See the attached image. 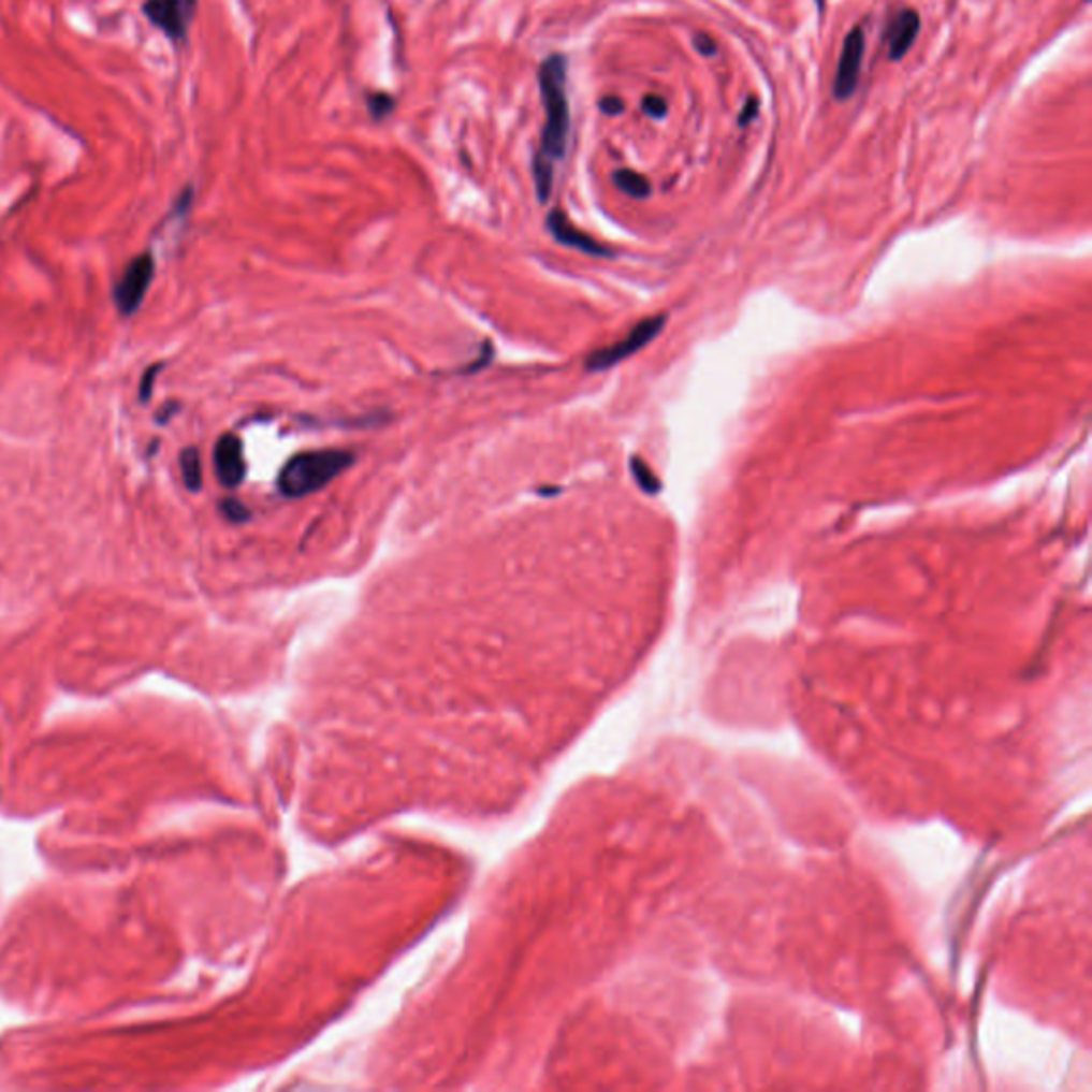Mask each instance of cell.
Returning a JSON list of instances; mask_svg holds the SVG:
<instances>
[{
  "label": "cell",
  "mask_w": 1092,
  "mask_h": 1092,
  "mask_svg": "<svg viewBox=\"0 0 1092 1092\" xmlns=\"http://www.w3.org/2000/svg\"><path fill=\"white\" fill-rule=\"evenodd\" d=\"M540 99L544 105V125L540 144L534 155V184L540 203H547L553 192L555 164L566 158L570 142V103H568V58L551 54L538 67Z\"/></svg>",
  "instance_id": "6da1fadb"
},
{
  "label": "cell",
  "mask_w": 1092,
  "mask_h": 1092,
  "mask_svg": "<svg viewBox=\"0 0 1092 1092\" xmlns=\"http://www.w3.org/2000/svg\"><path fill=\"white\" fill-rule=\"evenodd\" d=\"M354 464V455L348 451L324 449L308 451L291 457L278 476L280 493L300 499L324 489L333 478L344 474Z\"/></svg>",
  "instance_id": "7a4b0ae2"
},
{
  "label": "cell",
  "mask_w": 1092,
  "mask_h": 1092,
  "mask_svg": "<svg viewBox=\"0 0 1092 1092\" xmlns=\"http://www.w3.org/2000/svg\"><path fill=\"white\" fill-rule=\"evenodd\" d=\"M666 318L659 314V316H653V318H644L642 322H638L624 339H620L617 344H611L607 348H600L596 350L589 359H587V369L589 372H602V369H609L617 363H622L627 356H631L634 352H638L642 346H646L664 326Z\"/></svg>",
  "instance_id": "3957f363"
},
{
  "label": "cell",
  "mask_w": 1092,
  "mask_h": 1092,
  "mask_svg": "<svg viewBox=\"0 0 1092 1092\" xmlns=\"http://www.w3.org/2000/svg\"><path fill=\"white\" fill-rule=\"evenodd\" d=\"M152 280H155L152 254L144 252L127 265L125 274L120 276V280L116 285V293H114L116 306L122 316H131L140 310L146 293L150 291Z\"/></svg>",
  "instance_id": "277c9868"
},
{
  "label": "cell",
  "mask_w": 1092,
  "mask_h": 1092,
  "mask_svg": "<svg viewBox=\"0 0 1092 1092\" xmlns=\"http://www.w3.org/2000/svg\"><path fill=\"white\" fill-rule=\"evenodd\" d=\"M864 49H867L864 30L860 26H856L845 37L843 52H841L836 73H834V82H832V97L841 103L849 101L856 94L860 71H862V60H864Z\"/></svg>",
  "instance_id": "5b68a950"
},
{
  "label": "cell",
  "mask_w": 1092,
  "mask_h": 1092,
  "mask_svg": "<svg viewBox=\"0 0 1092 1092\" xmlns=\"http://www.w3.org/2000/svg\"><path fill=\"white\" fill-rule=\"evenodd\" d=\"M144 13L171 41L179 43L196 15V0H146Z\"/></svg>",
  "instance_id": "8992f818"
},
{
  "label": "cell",
  "mask_w": 1092,
  "mask_h": 1092,
  "mask_svg": "<svg viewBox=\"0 0 1092 1092\" xmlns=\"http://www.w3.org/2000/svg\"><path fill=\"white\" fill-rule=\"evenodd\" d=\"M214 468L216 476L222 482V486L235 489L246 478V457H244V445L237 436L224 434L216 447H214Z\"/></svg>",
  "instance_id": "52a82bcc"
},
{
  "label": "cell",
  "mask_w": 1092,
  "mask_h": 1092,
  "mask_svg": "<svg viewBox=\"0 0 1092 1092\" xmlns=\"http://www.w3.org/2000/svg\"><path fill=\"white\" fill-rule=\"evenodd\" d=\"M922 28V19L916 9H901L886 28V43L890 60H901L907 56L912 45L916 43Z\"/></svg>",
  "instance_id": "ba28073f"
},
{
  "label": "cell",
  "mask_w": 1092,
  "mask_h": 1092,
  "mask_svg": "<svg viewBox=\"0 0 1092 1092\" xmlns=\"http://www.w3.org/2000/svg\"><path fill=\"white\" fill-rule=\"evenodd\" d=\"M547 229L551 231V235L568 246V248H574V250H581L585 254H592V257H609L611 250L607 246H602L600 242H596L594 237H589L587 233H583L581 229H577L568 216L562 212V209H553L549 216H547Z\"/></svg>",
  "instance_id": "9c48e42d"
},
{
  "label": "cell",
  "mask_w": 1092,
  "mask_h": 1092,
  "mask_svg": "<svg viewBox=\"0 0 1092 1092\" xmlns=\"http://www.w3.org/2000/svg\"><path fill=\"white\" fill-rule=\"evenodd\" d=\"M613 181L615 186L625 192L627 196H634V199H646L651 194V184L644 175L631 171V169H620L615 171L613 175Z\"/></svg>",
  "instance_id": "30bf717a"
},
{
  "label": "cell",
  "mask_w": 1092,
  "mask_h": 1092,
  "mask_svg": "<svg viewBox=\"0 0 1092 1092\" xmlns=\"http://www.w3.org/2000/svg\"><path fill=\"white\" fill-rule=\"evenodd\" d=\"M179 468L181 478L188 491H199L203 484V471H201V457L194 447H188L179 455Z\"/></svg>",
  "instance_id": "8fae6325"
},
{
  "label": "cell",
  "mask_w": 1092,
  "mask_h": 1092,
  "mask_svg": "<svg viewBox=\"0 0 1092 1092\" xmlns=\"http://www.w3.org/2000/svg\"><path fill=\"white\" fill-rule=\"evenodd\" d=\"M397 103L389 92H369L367 94V110L374 120H384L395 112Z\"/></svg>",
  "instance_id": "7c38bea8"
},
{
  "label": "cell",
  "mask_w": 1092,
  "mask_h": 1092,
  "mask_svg": "<svg viewBox=\"0 0 1092 1092\" xmlns=\"http://www.w3.org/2000/svg\"><path fill=\"white\" fill-rule=\"evenodd\" d=\"M631 469H634V476H636L638 484H640L644 491L655 493V491L659 489V480L653 476V471L646 468L640 460H634V462H631Z\"/></svg>",
  "instance_id": "4fadbf2b"
},
{
  "label": "cell",
  "mask_w": 1092,
  "mask_h": 1092,
  "mask_svg": "<svg viewBox=\"0 0 1092 1092\" xmlns=\"http://www.w3.org/2000/svg\"><path fill=\"white\" fill-rule=\"evenodd\" d=\"M642 112L653 120H661L668 114V103L659 94H646L642 99Z\"/></svg>",
  "instance_id": "5bb4252c"
},
{
  "label": "cell",
  "mask_w": 1092,
  "mask_h": 1092,
  "mask_svg": "<svg viewBox=\"0 0 1092 1092\" xmlns=\"http://www.w3.org/2000/svg\"><path fill=\"white\" fill-rule=\"evenodd\" d=\"M160 369H162V365H160V363H158V365H150V369L142 376V384H140V399H142L144 404H148V402H150V397H152V393H155V384H157V378L158 374H160Z\"/></svg>",
  "instance_id": "9a60e30c"
},
{
  "label": "cell",
  "mask_w": 1092,
  "mask_h": 1092,
  "mask_svg": "<svg viewBox=\"0 0 1092 1092\" xmlns=\"http://www.w3.org/2000/svg\"><path fill=\"white\" fill-rule=\"evenodd\" d=\"M222 512H224V516H227L229 521H233V523H244V521H248V516H250V512H248V510H246L239 501H235V499H224V501H222Z\"/></svg>",
  "instance_id": "2e32d148"
},
{
  "label": "cell",
  "mask_w": 1092,
  "mask_h": 1092,
  "mask_svg": "<svg viewBox=\"0 0 1092 1092\" xmlns=\"http://www.w3.org/2000/svg\"><path fill=\"white\" fill-rule=\"evenodd\" d=\"M758 114H760V101L756 97L747 99V103H745V107H743V112L739 116V125L741 127H749L758 118Z\"/></svg>",
  "instance_id": "e0dca14e"
},
{
  "label": "cell",
  "mask_w": 1092,
  "mask_h": 1092,
  "mask_svg": "<svg viewBox=\"0 0 1092 1092\" xmlns=\"http://www.w3.org/2000/svg\"><path fill=\"white\" fill-rule=\"evenodd\" d=\"M600 112L607 116H622L625 112V103L620 97H605V99H600Z\"/></svg>",
  "instance_id": "ac0fdd59"
},
{
  "label": "cell",
  "mask_w": 1092,
  "mask_h": 1092,
  "mask_svg": "<svg viewBox=\"0 0 1092 1092\" xmlns=\"http://www.w3.org/2000/svg\"><path fill=\"white\" fill-rule=\"evenodd\" d=\"M694 45H696V49H698L702 56H715V54H717V43H715L709 34H696Z\"/></svg>",
  "instance_id": "d6986e66"
},
{
  "label": "cell",
  "mask_w": 1092,
  "mask_h": 1092,
  "mask_svg": "<svg viewBox=\"0 0 1092 1092\" xmlns=\"http://www.w3.org/2000/svg\"><path fill=\"white\" fill-rule=\"evenodd\" d=\"M175 410H177V406H175V404H173V406H171V404H169V406H164V408L158 412V423H164V421H166V419H169Z\"/></svg>",
  "instance_id": "ffe728a7"
}]
</instances>
